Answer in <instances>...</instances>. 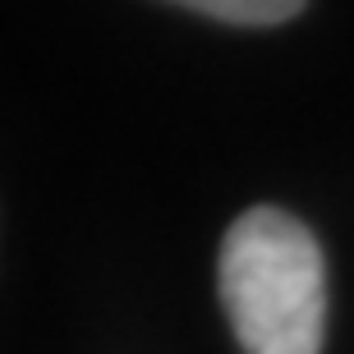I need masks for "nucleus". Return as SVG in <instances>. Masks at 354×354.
Returning a JSON list of instances; mask_svg holds the SVG:
<instances>
[{
    "mask_svg": "<svg viewBox=\"0 0 354 354\" xmlns=\"http://www.w3.org/2000/svg\"><path fill=\"white\" fill-rule=\"evenodd\" d=\"M221 304L244 354H317L327 267L308 225L281 207L239 212L221 239Z\"/></svg>",
    "mask_w": 354,
    "mask_h": 354,
    "instance_id": "1",
    "label": "nucleus"
},
{
    "mask_svg": "<svg viewBox=\"0 0 354 354\" xmlns=\"http://www.w3.org/2000/svg\"><path fill=\"white\" fill-rule=\"evenodd\" d=\"M171 5H184V10H198L207 19L239 24V28H272L304 10V0H171Z\"/></svg>",
    "mask_w": 354,
    "mask_h": 354,
    "instance_id": "2",
    "label": "nucleus"
}]
</instances>
